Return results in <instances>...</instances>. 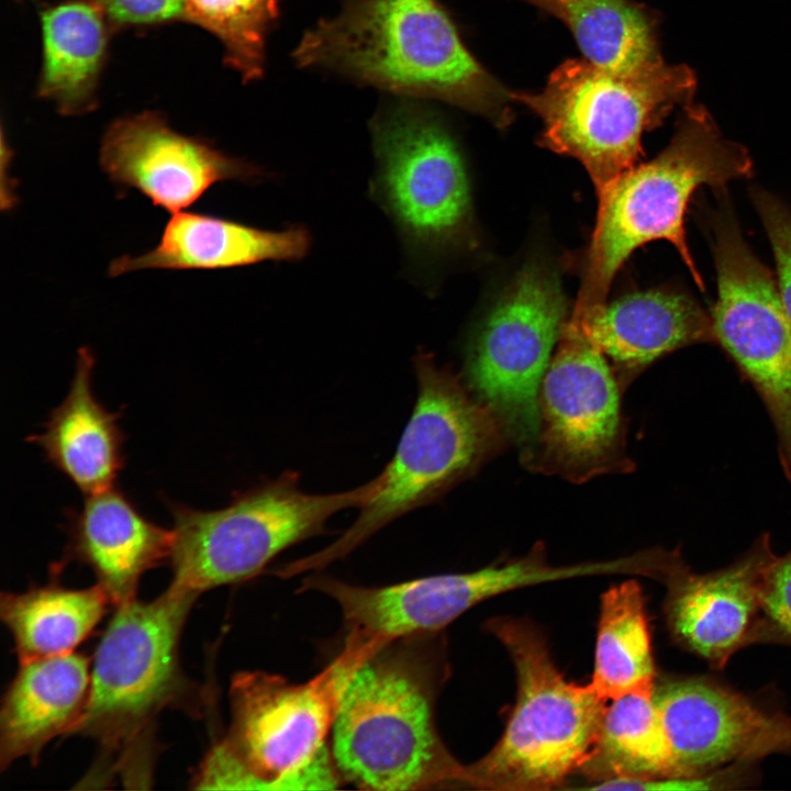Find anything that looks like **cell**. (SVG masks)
I'll use <instances>...</instances> for the list:
<instances>
[{"label": "cell", "mask_w": 791, "mask_h": 791, "mask_svg": "<svg viewBox=\"0 0 791 791\" xmlns=\"http://www.w3.org/2000/svg\"><path fill=\"white\" fill-rule=\"evenodd\" d=\"M567 301L547 264H526L477 328L465 376L474 396L497 416L520 446L527 466L539 433V391L561 336Z\"/></svg>", "instance_id": "8fae6325"}, {"label": "cell", "mask_w": 791, "mask_h": 791, "mask_svg": "<svg viewBox=\"0 0 791 791\" xmlns=\"http://www.w3.org/2000/svg\"><path fill=\"white\" fill-rule=\"evenodd\" d=\"M423 636L385 646L344 691L332 754L343 779L360 789L466 787V765L449 753L435 724L439 665L422 649Z\"/></svg>", "instance_id": "277c9868"}, {"label": "cell", "mask_w": 791, "mask_h": 791, "mask_svg": "<svg viewBox=\"0 0 791 791\" xmlns=\"http://www.w3.org/2000/svg\"><path fill=\"white\" fill-rule=\"evenodd\" d=\"M759 595L769 640L791 642V549L769 558L762 569Z\"/></svg>", "instance_id": "f546056e"}, {"label": "cell", "mask_w": 791, "mask_h": 791, "mask_svg": "<svg viewBox=\"0 0 791 791\" xmlns=\"http://www.w3.org/2000/svg\"><path fill=\"white\" fill-rule=\"evenodd\" d=\"M654 689L608 702L595 743L579 771L594 784L612 779L677 778Z\"/></svg>", "instance_id": "d4e9b609"}, {"label": "cell", "mask_w": 791, "mask_h": 791, "mask_svg": "<svg viewBox=\"0 0 791 791\" xmlns=\"http://www.w3.org/2000/svg\"><path fill=\"white\" fill-rule=\"evenodd\" d=\"M377 168L371 196L413 258L469 246L471 196L454 137L430 109L399 98L370 122Z\"/></svg>", "instance_id": "30bf717a"}, {"label": "cell", "mask_w": 791, "mask_h": 791, "mask_svg": "<svg viewBox=\"0 0 791 791\" xmlns=\"http://www.w3.org/2000/svg\"><path fill=\"white\" fill-rule=\"evenodd\" d=\"M111 27L151 26L186 19L185 0H90Z\"/></svg>", "instance_id": "4dcf8cb0"}, {"label": "cell", "mask_w": 791, "mask_h": 791, "mask_svg": "<svg viewBox=\"0 0 791 791\" xmlns=\"http://www.w3.org/2000/svg\"><path fill=\"white\" fill-rule=\"evenodd\" d=\"M711 222L717 279L711 317L716 343L766 406L791 486V321L777 278L753 253L732 213L724 208Z\"/></svg>", "instance_id": "7c38bea8"}, {"label": "cell", "mask_w": 791, "mask_h": 791, "mask_svg": "<svg viewBox=\"0 0 791 791\" xmlns=\"http://www.w3.org/2000/svg\"><path fill=\"white\" fill-rule=\"evenodd\" d=\"M383 648L347 634L338 656L303 683L242 671L230 687L231 725L211 779L218 789H335L343 777L325 743L355 672Z\"/></svg>", "instance_id": "3957f363"}, {"label": "cell", "mask_w": 791, "mask_h": 791, "mask_svg": "<svg viewBox=\"0 0 791 791\" xmlns=\"http://www.w3.org/2000/svg\"><path fill=\"white\" fill-rule=\"evenodd\" d=\"M751 172L748 151L726 138L703 107H683L669 144L598 196L595 226L568 321L579 324L603 308L620 268L637 248L657 239L675 246L704 290L684 232L688 204L699 187L722 189Z\"/></svg>", "instance_id": "7a4b0ae2"}, {"label": "cell", "mask_w": 791, "mask_h": 791, "mask_svg": "<svg viewBox=\"0 0 791 791\" xmlns=\"http://www.w3.org/2000/svg\"><path fill=\"white\" fill-rule=\"evenodd\" d=\"M565 325L611 360L621 381L677 349L716 343L711 314L689 293L671 288L627 293L586 321Z\"/></svg>", "instance_id": "ac0fdd59"}, {"label": "cell", "mask_w": 791, "mask_h": 791, "mask_svg": "<svg viewBox=\"0 0 791 791\" xmlns=\"http://www.w3.org/2000/svg\"><path fill=\"white\" fill-rule=\"evenodd\" d=\"M530 1H532V2H534L535 4L544 8V7L546 5V3H547L548 0H530Z\"/></svg>", "instance_id": "1f68e13d"}, {"label": "cell", "mask_w": 791, "mask_h": 791, "mask_svg": "<svg viewBox=\"0 0 791 791\" xmlns=\"http://www.w3.org/2000/svg\"><path fill=\"white\" fill-rule=\"evenodd\" d=\"M656 668L645 599L639 583L627 580L610 587L600 599L591 681L605 701L653 690Z\"/></svg>", "instance_id": "484cf974"}, {"label": "cell", "mask_w": 791, "mask_h": 791, "mask_svg": "<svg viewBox=\"0 0 791 791\" xmlns=\"http://www.w3.org/2000/svg\"><path fill=\"white\" fill-rule=\"evenodd\" d=\"M381 475L355 489L312 494L287 470L274 480L238 491L222 509L203 511L169 502L172 516L170 584L201 594L246 581L287 548L326 532V522L361 508L381 486Z\"/></svg>", "instance_id": "9c48e42d"}, {"label": "cell", "mask_w": 791, "mask_h": 791, "mask_svg": "<svg viewBox=\"0 0 791 791\" xmlns=\"http://www.w3.org/2000/svg\"><path fill=\"white\" fill-rule=\"evenodd\" d=\"M772 554L765 533L727 567L698 573L678 549L666 552L657 579L667 587L665 610L675 639L716 669L742 647L769 640L759 587Z\"/></svg>", "instance_id": "e0dca14e"}, {"label": "cell", "mask_w": 791, "mask_h": 791, "mask_svg": "<svg viewBox=\"0 0 791 791\" xmlns=\"http://www.w3.org/2000/svg\"><path fill=\"white\" fill-rule=\"evenodd\" d=\"M677 778L705 776L791 750V720L703 678L655 684Z\"/></svg>", "instance_id": "9a60e30c"}, {"label": "cell", "mask_w": 791, "mask_h": 791, "mask_svg": "<svg viewBox=\"0 0 791 791\" xmlns=\"http://www.w3.org/2000/svg\"><path fill=\"white\" fill-rule=\"evenodd\" d=\"M308 229L291 225L271 231L197 212H177L166 223L158 244L140 256L111 261L110 277L144 269H225L266 260L298 261L310 250Z\"/></svg>", "instance_id": "ffe728a7"}, {"label": "cell", "mask_w": 791, "mask_h": 791, "mask_svg": "<svg viewBox=\"0 0 791 791\" xmlns=\"http://www.w3.org/2000/svg\"><path fill=\"white\" fill-rule=\"evenodd\" d=\"M417 398L382 483L354 523L322 550L276 568L280 578L320 570L344 558L392 521L426 505L500 448L493 412L428 353L414 358Z\"/></svg>", "instance_id": "5b68a950"}, {"label": "cell", "mask_w": 791, "mask_h": 791, "mask_svg": "<svg viewBox=\"0 0 791 791\" xmlns=\"http://www.w3.org/2000/svg\"><path fill=\"white\" fill-rule=\"evenodd\" d=\"M186 20L215 35L224 62L244 82L263 78L267 38L280 18L279 0H185Z\"/></svg>", "instance_id": "83f0119b"}, {"label": "cell", "mask_w": 791, "mask_h": 791, "mask_svg": "<svg viewBox=\"0 0 791 791\" xmlns=\"http://www.w3.org/2000/svg\"><path fill=\"white\" fill-rule=\"evenodd\" d=\"M91 677L78 653L20 662L0 711V767L30 758L35 764L57 736L74 734L85 711Z\"/></svg>", "instance_id": "44dd1931"}, {"label": "cell", "mask_w": 791, "mask_h": 791, "mask_svg": "<svg viewBox=\"0 0 791 791\" xmlns=\"http://www.w3.org/2000/svg\"><path fill=\"white\" fill-rule=\"evenodd\" d=\"M291 57L399 98L437 99L510 122L511 93L465 47L437 0H341L305 31Z\"/></svg>", "instance_id": "6da1fadb"}, {"label": "cell", "mask_w": 791, "mask_h": 791, "mask_svg": "<svg viewBox=\"0 0 791 791\" xmlns=\"http://www.w3.org/2000/svg\"><path fill=\"white\" fill-rule=\"evenodd\" d=\"M99 164L114 185L135 189L174 213L196 203L218 182H254L264 175L248 160L174 131L152 111L112 122L101 140Z\"/></svg>", "instance_id": "2e32d148"}, {"label": "cell", "mask_w": 791, "mask_h": 791, "mask_svg": "<svg viewBox=\"0 0 791 791\" xmlns=\"http://www.w3.org/2000/svg\"><path fill=\"white\" fill-rule=\"evenodd\" d=\"M113 605L96 583L69 589L51 582L24 592H3L0 616L10 631L19 662L74 653Z\"/></svg>", "instance_id": "cb8c5ba5"}, {"label": "cell", "mask_w": 791, "mask_h": 791, "mask_svg": "<svg viewBox=\"0 0 791 791\" xmlns=\"http://www.w3.org/2000/svg\"><path fill=\"white\" fill-rule=\"evenodd\" d=\"M93 366L91 350L80 348L68 393L51 412L44 432L27 437L87 495L114 487L125 465L121 412L108 411L94 397Z\"/></svg>", "instance_id": "7402d4cb"}, {"label": "cell", "mask_w": 791, "mask_h": 791, "mask_svg": "<svg viewBox=\"0 0 791 791\" xmlns=\"http://www.w3.org/2000/svg\"><path fill=\"white\" fill-rule=\"evenodd\" d=\"M625 570L624 558L553 566L543 546H535L523 557L469 572L434 575L383 587L356 586L314 575L304 579L300 590L322 592L333 599L347 633L390 644L438 632L478 603L508 591Z\"/></svg>", "instance_id": "4fadbf2b"}, {"label": "cell", "mask_w": 791, "mask_h": 791, "mask_svg": "<svg viewBox=\"0 0 791 791\" xmlns=\"http://www.w3.org/2000/svg\"><path fill=\"white\" fill-rule=\"evenodd\" d=\"M750 197L771 244L779 292L791 321V212L764 189L754 188Z\"/></svg>", "instance_id": "f1b7e54d"}, {"label": "cell", "mask_w": 791, "mask_h": 791, "mask_svg": "<svg viewBox=\"0 0 791 791\" xmlns=\"http://www.w3.org/2000/svg\"><path fill=\"white\" fill-rule=\"evenodd\" d=\"M695 86L686 65L664 62L625 74L570 59L552 73L543 91L513 92L511 99L542 119V145L580 161L599 196L638 164L645 132L676 107L693 102Z\"/></svg>", "instance_id": "ba28073f"}, {"label": "cell", "mask_w": 791, "mask_h": 791, "mask_svg": "<svg viewBox=\"0 0 791 791\" xmlns=\"http://www.w3.org/2000/svg\"><path fill=\"white\" fill-rule=\"evenodd\" d=\"M199 594L172 584L152 601L115 606L96 648L87 704L74 734L96 739L111 768L149 770L158 714L185 704L192 686L179 645Z\"/></svg>", "instance_id": "8992f818"}, {"label": "cell", "mask_w": 791, "mask_h": 791, "mask_svg": "<svg viewBox=\"0 0 791 791\" xmlns=\"http://www.w3.org/2000/svg\"><path fill=\"white\" fill-rule=\"evenodd\" d=\"M531 466L573 482L630 467L615 372L599 349L567 326L541 386Z\"/></svg>", "instance_id": "5bb4252c"}, {"label": "cell", "mask_w": 791, "mask_h": 791, "mask_svg": "<svg viewBox=\"0 0 791 791\" xmlns=\"http://www.w3.org/2000/svg\"><path fill=\"white\" fill-rule=\"evenodd\" d=\"M544 9L569 26L597 66L628 74L664 63L650 16L628 0H548Z\"/></svg>", "instance_id": "4316f807"}, {"label": "cell", "mask_w": 791, "mask_h": 791, "mask_svg": "<svg viewBox=\"0 0 791 791\" xmlns=\"http://www.w3.org/2000/svg\"><path fill=\"white\" fill-rule=\"evenodd\" d=\"M43 66L40 97L63 114H80L97 103V87L109 40V25L90 0H67L41 12Z\"/></svg>", "instance_id": "603a6c76"}, {"label": "cell", "mask_w": 791, "mask_h": 791, "mask_svg": "<svg viewBox=\"0 0 791 791\" xmlns=\"http://www.w3.org/2000/svg\"><path fill=\"white\" fill-rule=\"evenodd\" d=\"M489 631L504 646L516 676V699L497 744L466 765V787L535 791L561 788L595 743L608 701L590 683L568 681L544 635L527 621L501 616Z\"/></svg>", "instance_id": "52a82bcc"}, {"label": "cell", "mask_w": 791, "mask_h": 791, "mask_svg": "<svg viewBox=\"0 0 791 791\" xmlns=\"http://www.w3.org/2000/svg\"><path fill=\"white\" fill-rule=\"evenodd\" d=\"M66 532L63 564L89 567L114 606L135 599L142 576L171 554V530L144 516L115 487L88 494L79 509H70Z\"/></svg>", "instance_id": "d6986e66"}]
</instances>
